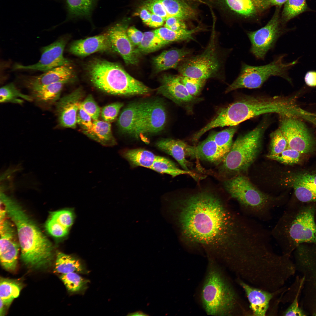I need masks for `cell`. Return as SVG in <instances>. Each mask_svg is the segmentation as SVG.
I'll use <instances>...</instances> for the list:
<instances>
[{"label":"cell","instance_id":"obj_1","mask_svg":"<svg viewBox=\"0 0 316 316\" xmlns=\"http://www.w3.org/2000/svg\"><path fill=\"white\" fill-rule=\"evenodd\" d=\"M179 221L185 241L225 256L245 253L259 243L258 223L224 204L215 193L203 190L181 200Z\"/></svg>","mask_w":316,"mask_h":316},{"label":"cell","instance_id":"obj_2","mask_svg":"<svg viewBox=\"0 0 316 316\" xmlns=\"http://www.w3.org/2000/svg\"><path fill=\"white\" fill-rule=\"evenodd\" d=\"M0 197L6 214L16 227L24 263L35 269L49 266L53 256L51 242L19 204L3 193Z\"/></svg>","mask_w":316,"mask_h":316},{"label":"cell","instance_id":"obj_3","mask_svg":"<svg viewBox=\"0 0 316 316\" xmlns=\"http://www.w3.org/2000/svg\"><path fill=\"white\" fill-rule=\"evenodd\" d=\"M292 103L291 99L281 96H246L220 110L210 124L214 128L231 127L266 114L290 116L293 110Z\"/></svg>","mask_w":316,"mask_h":316},{"label":"cell","instance_id":"obj_4","mask_svg":"<svg viewBox=\"0 0 316 316\" xmlns=\"http://www.w3.org/2000/svg\"><path fill=\"white\" fill-rule=\"evenodd\" d=\"M315 206H305L298 211H286L271 231L272 238L290 252L303 244L316 245Z\"/></svg>","mask_w":316,"mask_h":316},{"label":"cell","instance_id":"obj_5","mask_svg":"<svg viewBox=\"0 0 316 316\" xmlns=\"http://www.w3.org/2000/svg\"><path fill=\"white\" fill-rule=\"evenodd\" d=\"M87 68L92 83L108 93L131 96L147 95L152 91L117 63L97 59L92 61Z\"/></svg>","mask_w":316,"mask_h":316},{"label":"cell","instance_id":"obj_6","mask_svg":"<svg viewBox=\"0 0 316 316\" xmlns=\"http://www.w3.org/2000/svg\"><path fill=\"white\" fill-rule=\"evenodd\" d=\"M224 184L231 197L238 202L242 213L252 218L269 221L272 211L281 205L280 198L262 192L243 176L228 179Z\"/></svg>","mask_w":316,"mask_h":316},{"label":"cell","instance_id":"obj_7","mask_svg":"<svg viewBox=\"0 0 316 316\" xmlns=\"http://www.w3.org/2000/svg\"><path fill=\"white\" fill-rule=\"evenodd\" d=\"M209 257L201 292L202 306L209 315H229L235 307L236 295L215 261Z\"/></svg>","mask_w":316,"mask_h":316},{"label":"cell","instance_id":"obj_8","mask_svg":"<svg viewBox=\"0 0 316 316\" xmlns=\"http://www.w3.org/2000/svg\"><path fill=\"white\" fill-rule=\"evenodd\" d=\"M231 49H223L220 47L213 23L212 32L205 49L200 54L188 56L179 65L180 75L207 80L220 78L224 75L226 60Z\"/></svg>","mask_w":316,"mask_h":316},{"label":"cell","instance_id":"obj_9","mask_svg":"<svg viewBox=\"0 0 316 316\" xmlns=\"http://www.w3.org/2000/svg\"><path fill=\"white\" fill-rule=\"evenodd\" d=\"M266 126L262 124L237 138L220 164V176L226 177L248 169L260 152Z\"/></svg>","mask_w":316,"mask_h":316},{"label":"cell","instance_id":"obj_10","mask_svg":"<svg viewBox=\"0 0 316 316\" xmlns=\"http://www.w3.org/2000/svg\"><path fill=\"white\" fill-rule=\"evenodd\" d=\"M286 55L284 54L277 55L270 62L263 65L254 66L242 63L238 76L228 86L225 92L241 88H259L272 76L281 77L292 83L288 71L299 63V58L291 62L285 63L284 58Z\"/></svg>","mask_w":316,"mask_h":316},{"label":"cell","instance_id":"obj_11","mask_svg":"<svg viewBox=\"0 0 316 316\" xmlns=\"http://www.w3.org/2000/svg\"><path fill=\"white\" fill-rule=\"evenodd\" d=\"M231 22L257 23L271 7L268 0H197Z\"/></svg>","mask_w":316,"mask_h":316},{"label":"cell","instance_id":"obj_12","mask_svg":"<svg viewBox=\"0 0 316 316\" xmlns=\"http://www.w3.org/2000/svg\"><path fill=\"white\" fill-rule=\"evenodd\" d=\"M276 7L272 17L265 25L257 30L246 31L251 43L250 52L257 59L264 60L279 38L289 30L281 21V7Z\"/></svg>","mask_w":316,"mask_h":316},{"label":"cell","instance_id":"obj_13","mask_svg":"<svg viewBox=\"0 0 316 316\" xmlns=\"http://www.w3.org/2000/svg\"><path fill=\"white\" fill-rule=\"evenodd\" d=\"M166 110L159 100L140 102V111L133 134L138 138L141 135L157 133L162 130L167 120Z\"/></svg>","mask_w":316,"mask_h":316},{"label":"cell","instance_id":"obj_14","mask_svg":"<svg viewBox=\"0 0 316 316\" xmlns=\"http://www.w3.org/2000/svg\"><path fill=\"white\" fill-rule=\"evenodd\" d=\"M197 5L191 0H147L144 7L164 21L175 17L186 21L197 20Z\"/></svg>","mask_w":316,"mask_h":316},{"label":"cell","instance_id":"obj_15","mask_svg":"<svg viewBox=\"0 0 316 316\" xmlns=\"http://www.w3.org/2000/svg\"><path fill=\"white\" fill-rule=\"evenodd\" d=\"M280 117L279 128L286 139L288 148L301 153L311 152L314 147V140L303 123L292 116Z\"/></svg>","mask_w":316,"mask_h":316},{"label":"cell","instance_id":"obj_16","mask_svg":"<svg viewBox=\"0 0 316 316\" xmlns=\"http://www.w3.org/2000/svg\"><path fill=\"white\" fill-rule=\"evenodd\" d=\"M5 218L0 220V261L5 269L13 271L16 268L20 247L17 232L13 223Z\"/></svg>","mask_w":316,"mask_h":316},{"label":"cell","instance_id":"obj_17","mask_svg":"<svg viewBox=\"0 0 316 316\" xmlns=\"http://www.w3.org/2000/svg\"><path fill=\"white\" fill-rule=\"evenodd\" d=\"M66 41L61 39L43 47L40 60L34 64L25 66L16 64L14 70H38L46 72L54 68L69 65V61L63 56Z\"/></svg>","mask_w":316,"mask_h":316},{"label":"cell","instance_id":"obj_18","mask_svg":"<svg viewBox=\"0 0 316 316\" xmlns=\"http://www.w3.org/2000/svg\"><path fill=\"white\" fill-rule=\"evenodd\" d=\"M127 26L117 23L110 27L107 32L112 50L119 54L128 65L138 63L140 54L130 40L127 34Z\"/></svg>","mask_w":316,"mask_h":316},{"label":"cell","instance_id":"obj_19","mask_svg":"<svg viewBox=\"0 0 316 316\" xmlns=\"http://www.w3.org/2000/svg\"><path fill=\"white\" fill-rule=\"evenodd\" d=\"M82 93L80 90L61 98L57 102L56 112L59 125L74 128L77 124V112L81 103Z\"/></svg>","mask_w":316,"mask_h":316},{"label":"cell","instance_id":"obj_20","mask_svg":"<svg viewBox=\"0 0 316 316\" xmlns=\"http://www.w3.org/2000/svg\"><path fill=\"white\" fill-rule=\"evenodd\" d=\"M286 181L293 188L299 200L316 203V174H297L287 178Z\"/></svg>","mask_w":316,"mask_h":316},{"label":"cell","instance_id":"obj_21","mask_svg":"<svg viewBox=\"0 0 316 316\" xmlns=\"http://www.w3.org/2000/svg\"><path fill=\"white\" fill-rule=\"evenodd\" d=\"M158 92L178 104H186L195 99L180 81L179 75H164Z\"/></svg>","mask_w":316,"mask_h":316},{"label":"cell","instance_id":"obj_22","mask_svg":"<svg viewBox=\"0 0 316 316\" xmlns=\"http://www.w3.org/2000/svg\"><path fill=\"white\" fill-rule=\"evenodd\" d=\"M112 50L108 34H102L77 40L70 45L69 51L80 57L87 56L95 52Z\"/></svg>","mask_w":316,"mask_h":316},{"label":"cell","instance_id":"obj_23","mask_svg":"<svg viewBox=\"0 0 316 316\" xmlns=\"http://www.w3.org/2000/svg\"><path fill=\"white\" fill-rule=\"evenodd\" d=\"M72 68L69 65L58 66L37 76L30 77L25 81L27 86L33 88L58 82L66 83L74 77Z\"/></svg>","mask_w":316,"mask_h":316},{"label":"cell","instance_id":"obj_24","mask_svg":"<svg viewBox=\"0 0 316 316\" xmlns=\"http://www.w3.org/2000/svg\"><path fill=\"white\" fill-rule=\"evenodd\" d=\"M186 154L187 157L197 158L215 165L220 164L223 159L211 134L197 146L188 145Z\"/></svg>","mask_w":316,"mask_h":316},{"label":"cell","instance_id":"obj_25","mask_svg":"<svg viewBox=\"0 0 316 316\" xmlns=\"http://www.w3.org/2000/svg\"><path fill=\"white\" fill-rule=\"evenodd\" d=\"M74 219L73 212L64 209L51 212L46 222L45 228L51 236L61 238L66 236Z\"/></svg>","mask_w":316,"mask_h":316},{"label":"cell","instance_id":"obj_26","mask_svg":"<svg viewBox=\"0 0 316 316\" xmlns=\"http://www.w3.org/2000/svg\"><path fill=\"white\" fill-rule=\"evenodd\" d=\"M192 53L186 48L173 49L163 51L154 57L153 63L157 72L178 67L180 64Z\"/></svg>","mask_w":316,"mask_h":316},{"label":"cell","instance_id":"obj_27","mask_svg":"<svg viewBox=\"0 0 316 316\" xmlns=\"http://www.w3.org/2000/svg\"><path fill=\"white\" fill-rule=\"evenodd\" d=\"M188 145L182 141L169 138L161 140L156 144L159 150L172 157L183 169L191 171L189 168L191 164L186 159Z\"/></svg>","mask_w":316,"mask_h":316},{"label":"cell","instance_id":"obj_28","mask_svg":"<svg viewBox=\"0 0 316 316\" xmlns=\"http://www.w3.org/2000/svg\"><path fill=\"white\" fill-rule=\"evenodd\" d=\"M303 276L305 281L301 307L308 315L316 316V266L309 269Z\"/></svg>","mask_w":316,"mask_h":316},{"label":"cell","instance_id":"obj_29","mask_svg":"<svg viewBox=\"0 0 316 316\" xmlns=\"http://www.w3.org/2000/svg\"><path fill=\"white\" fill-rule=\"evenodd\" d=\"M241 284L245 291L253 314L264 316L269 307L272 295L267 292L253 288L243 282Z\"/></svg>","mask_w":316,"mask_h":316},{"label":"cell","instance_id":"obj_30","mask_svg":"<svg viewBox=\"0 0 316 316\" xmlns=\"http://www.w3.org/2000/svg\"><path fill=\"white\" fill-rule=\"evenodd\" d=\"M58 82L33 88L31 90L32 97L38 102L49 104L56 102L59 99L63 85Z\"/></svg>","mask_w":316,"mask_h":316},{"label":"cell","instance_id":"obj_31","mask_svg":"<svg viewBox=\"0 0 316 316\" xmlns=\"http://www.w3.org/2000/svg\"><path fill=\"white\" fill-rule=\"evenodd\" d=\"M85 132L90 137L103 145L111 146L116 143L110 122L98 119L94 120L91 128Z\"/></svg>","mask_w":316,"mask_h":316},{"label":"cell","instance_id":"obj_32","mask_svg":"<svg viewBox=\"0 0 316 316\" xmlns=\"http://www.w3.org/2000/svg\"><path fill=\"white\" fill-rule=\"evenodd\" d=\"M140 104V102L132 103L122 111L118 121L122 132L133 135L139 115Z\"/></svg>","mask_w":316,"mask_h":316},{"label":"cell","instance_id":"obj_33","mask_svg":"<svg viewBox=\"0 0 316 316\" xmlns=\"http://www.w3.org/2000/svg\"><path fill=\"white\" fill-rule=\"evenodd\" d=\"M204 30L201 25H199L193 28L181 31H173L165 27L154 31L161 39L169 44L174 42L194 40V34Z\"/></svg>","mask_w":316,"mask_h":316},{"label":"cell","instance_id":"obj_34","mask_svg":"<svg viewBox=\"0 0 316 316\" xmlns=\"http://www.w3.org/2000/svg\"><path fill=\"white\" fill-rule=\"evenodd\" d=\"M150 169L161 174H166L173 177L181 174L190 175L195 180L198 176L191 171H187L178 168L172 161L164 157L157 156Z\"/></svg>","mask_w":316,"mask_h":316},{"label":"cell","instance_id":"obj_35","mask_svg":"<svg viewBox=\"0 0 316 316\" xmlns=\"http://www.w3.org/2000/svg\"><path fill=\"white\" fill-rule=\"evenodd\" d=\"M123 156L133 166H142L150 169L157 156L152 152L143 149L126 150Z\"/></svg>","mask_w":316,"mask_h":316},{"label":"cell","instance_id":"obj_36","mask_svg":"<svg viewBox=\"0 0 316 316\" xmlns=\"http://www.w3.org/2000/svg\"><path fill=\"white\" fill-rule=\"evenodd\" d=\"M55 269L57 272L62 274L73 272L82 273L85 271L79 260L61 252L57 254Z\"/></svg>","mask_w":316,"mask_h":316},{"label":"cell","instance_id":"obj_37","mask_svg":"<svg viewBox=\"0 0 316 316\" xmlns=\"http://www.w3.org/2000/svg\"><path fill=\"white\" fill-rule=\"evenodd\" d=\"M21 288L20 283L14 280L2 278L0 281V298L5 306H9L18 297Z\"/></svg>","mask_w":316,"mask_h":316},{"label":"cell","instance_id":"obj_38","mask_svg":"<svg viewBox=\"0 0 316 316\" xmlns=\"http://www.w3.org/2000/svg\"><path fill=\"white\" fill-rule=\"evenodd\" d=\"M237 129V126H231L222 131L211 134L223 159L231 148L233 143V137Z\"/></svg>","mask_w":316,"mask_h":316},{"label":"cell","instance_id":"obj_39","mask_svg":"<svg viewBox=\"0 0 316 316\" xmlns=\"http://www.w3.org/2000/svg\"><path fill=\"white\" fill-rule=\"evenodd\" d=\"M96 0H66L70 16L73 18L90 16Z\"/></svg>","mask_w":316,"mask_h":316},{"label":"cell","instance_id":"obj_40","mask_svg":"<svg viewBox=\"0 0 316 316\" xmlns=\"http://www.w3.org/2000/svg\"><path fill=\"white\" fill-rule=\"evenodd\" d=\"M169 44L161 39L154 30L144 32L142 40L137 48L140 54L155 51Z\"/></svg>","mask_w":316,"mask_h":316},{"label":"cell","instance_id":"obj_41","mask_svg":"<svg viewBox=\"0 0 316 316\" xmlns=\"http://www.w3.org/2000/svg\"><path fill=\"white\" fill-rule=\"evenodd\" d=\"M0 94L1 103L10 102L21 104L23 102V99L31 101L33 99L32 96L21 93L12 83L1 87Z\"/></svg>","mask_w":316,"mask_h":316},{"label":"cell","instance_id":"obj_42","mask_svg":"<svg viewBox=\"0 0 316 316\" xmlns=\"http://www.w3.org/2000/svg\"><path fill=\"white\" fill-rule=\"evenodd\" d=\"M308 8L305 0H287L281 13L282 23L285 25L290 20L306 11Z\"/></svg>","mask_w":316,"mask_h":316},{"label":"cell","instance_id":"obj_43","mask_svg":"<svg viewBox=\"0 0 316 316\" xmlns=\"http://www.w3.org/2000/svg\"><path fill=\"white\" fill-rule=\"evenodd\" d=\"M76 272L62 274L60 279L67 290L72 292L79 291L84 287L87 281Z\"/></svg>","mask_w":316,"mask_h":316},{"label":"cell","instance_id":"obj_44","mask_svg":"<svg viewBox=\"0 0 316 316\" xmlns=\"http://www.w3.org/2000/svg\"><path fill=\"white\" fill-rule=\"evenodd\" d=\"M270 138V152L267 156L278 154L288 148L286 139L279 128L271 133Z\"/></svg>","mask_w":316,"mask_h":316},{"label":"cell","instance_id":"obj_45","mask_svg":"<svg viewBox=\"0 0 316 316\" xmlns=\"http://www.w3.org/2000/svg\"><path fill=\"white\" fill-rule=\"evenodd\" d=\"M301 154L296 150L287 148L278 154L267 156V157L281 163L290 165L297 164L299 162Z\"/></svg>","mask_w":316,"mask_h":316},{"label":"cell","instance_id":"obj_46","mask_svg":"<svg viewBox=\"0 0 316 316\" xmlns=\"http://www.w3.org/2000/svg\"><path fill=\"white\" fill-rule=\"evenodd\" d=\"M180 81L189 93L195 97L199 95L204 86L206 80L193 78L180 75Z\"/></svg>","mask_w":316,"mask_h":316},{"label":"cell","instance_id":"obj_47","mask_svg":"<svg viewBox=\"0 0 316 316\" xmlns=\"http://www.w3.org/2000/svg\"><path fill=\"white\" fill-rule=\"evenodd\" d=\"M303 286L300 287L297 292L290 305L284 312L285 316H307L308 315L301 306H300V296L302 293Z\"/></svg>","mask_w":316,"mask_h":316},{"label":"cell","instance_id":"obj_48","mask_svg":"<svg viewBox=\"0 0 316 316\" xmlns=\"http://www.w3.org/2000/svg\"><path fill=\"white\" fill-rule=\"evenodd\" d=\"M81 106L92 119L94 120L98 119L100 113V109L91 95L87 96L81 102Z\"/></svg>","mask_w":316,"mask_h":316},{"label":"cell","instance_id":"obj_49","mask_svg":"<svg viewBox=\"0 0 316 316\" xmlns=\"http://www.w3.org/2000/svg\"><path fill=\"white\" fill-rule=\"evenodd\" d=\"M123 106V104L119 102L114 103L105 106L101 111V116L103 119L104 121L110 123L113 121Z\"/></svg>","mask_w":316,"mask_h":316},{"label":"cell","instance_id":"obj_50","mask_svg":"<svg viewBox=\"0 0 316 316\" xmlns=\"http://www.w3.org/2000/svg\"><path fill=\"white\" fill-rule=\"evenodd\" d=\"M91 116L85 111L81 106L78 110L76 116L77 123L84 127L85 131L90 129L92 125Z\"/></svg>","mask_w":316,"mask_h":316},{"label":"cell","instance_id":"obj_51","mask_svg":"<svg viewBox=\"0 0 316 316\" xmlns=\"http://www.w3.org/2000/svg\"><path fill=\"white\" fill-rule=\"evenodd\" d=\"M166 21L164 27L173 31H181L188 29L186 21L178 18L171 17Z\"/></svg>","mask_w":316,"mask_h":316},{"label":"cell","instance_id":"obj_52","mask_svg":"<svg viewBox=\"0 0 316 316\" xmlns=\"http://www.w3.org/2000/svg\"><path fill=\"white\" fill-rule=\"evenodd\" d=\"M128 37L133 45L138 47L141 42L144 33L134 26H131L127 30Z\"/></svg>","mask_w":316,"mask_h":316},{"label":"cell","instance_id":"obj_53","mask_svg":"<svg viewBox=\"0 0 316 316\" xmlns=\"http://www.w3.org/2000/svg\"><path fill=\"white\" fill-rule=\"evenodd\" d=\"M304 80L307 85L309 87H316V71H310L306 73Z\"/></svg>","mask_w":316,"mask_h":316},{"label":"cell","instance_id":"obj_54","mask_svg":"<svg viewBox=\"0 0 316 316\" xmlns=\"http://www.w3.org/2000/svg\"><path fill=\"white\" fill-rule=\"evenodd\" d=\"M164 21L161 17L152 13L151 20L148 25L152 28H158L163 25Z\"/></svg>","mask_w":316,"mask_h":316},{"label":"cell","instance_id":"obj_55","mask_svg":"<svg viewBox=\"0 0 316 316\" xmlns=\"http://www.w3.org/2000/svg\"><path fill=\"white\" fill-rule=\"evenodd\" d=\"M146 8L143 7L140 12V16L143 22L148 25L151 19V14Z\"/></svg>","mask_w":316,"mask_h":316},{"label":"cell","instance_id":"obj_56","mask_svg":"<svg viewBox=\"0 0 316 316\" xmlns=\"http://www.w3.org/2000/svg\"><path fill=\"white\" fill-rule=\"evenodd\" d=\"M287 1V0H268V1L271 7L273 6L281 7Z\"/></svg>","mask_w":316,"mask_h":316},{"label":"cell","instance_id":"obj_57","mask_svg":"<svg viewBox=\"0 0 316 316\" xmlns=\"http://www.w3.org/2000/svg\"><path fill=\"white\" fill-rule=\"evenodd\" d=\"M127 315L128 316H147L149 315L147 313L141 311H138L135 312L128 313Z\"/></svg>","mask_w":316,"mask_h":316},{"label":"cell","instance_id":"obj_58","mask_svg":"<svg viewBox=\"0 0 316 316\" xmlns=\"http://www.w3.org/2000/svg\"><path fill=\"white\" fill-rule=\"evenodd\" d=\"M5 305L4 304L2 300L0 299V316H1L4 315V314L5 311H4V306Z\"/></svg>","mask_w":316,"mask_h":316}]
</instances>
